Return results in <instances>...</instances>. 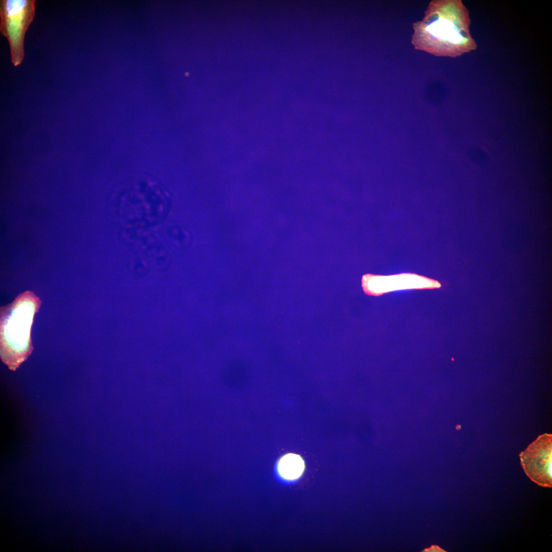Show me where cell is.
Masks as SVG:
<instances>
[{
  "mask_svg": "<svg viewBox=\"0 0 552 552\" xmlns=\"http://www.w3.org/2000/svg\"><path fill=\"white\" fill-rule=\"evenodd\" d=\"M361 285L366 294L374 296L399 290L436 289L442 287L441 283L436 280L411 273L389 275L367 273L362 276Z\"/></svg>",
  "mask_w": 552,
  "mask_h": 552,
  "instance_id": "cell-5",
  "label": "cell"
},
{
  "mask_svg": "<svg viewBox=\"0 0 552 552\" xmlns=\"http://www.w3.org/2000/svg\"><path fill=\"white\" fill-rule=\"evenodd\" d=\"M469 11L461 0L431 1L421 21L413 24L416 50L439 57H456L475 50Z\"/></svg>",
  "mask_w": 552,
  "mask_h": 552,
  "instance_id": "cell-1",
  "label": "cell"
},
{
  "mask_svg": "<svg viewBox=\"0 0 552 552\" xmlns=\"http://www.w3.org/2000/svg\"><path fill=\"white\" fill-rule=\"evenodd\" d=\"M304 466V462L300 455L288 453L281 458L278 468L280 475L283 478L294 480L302 475Z\"/></svg>",
  "mask_w": 552,
  "mask_h": 552,
  "instance_id": "cell-6",
  "label": "cell"
},
{
  "mask_svg": "<svg viewBox=\"0 0 552 552\" xmlns=\"http://www.w3.org/2000/svg\"><path fill=\"white\" fill-rule=\"evenodd\" d=\"M427 550H430L428 551H445L443 549L438 546H432L431 548H429Z\"/></svg>",
  "mask_w": 552,
  "mask_h": 552,
  "instance_id": "cell-7",
  "label": "cell"
},
{
  "mask_svg": "<svg viewBox=\"0 0 552 552\" xmlns=\"http://www.w3.org/2000/svg\"><path fill=\"white\" fill-rule=\"evenodd\" d=\"M41 304L35 294L27 290L1 307V358L11 371H15L33 351L31 327Z\"/></svg>",
  "mask_w": 552,
  "mask_h": 552,
  "instance_id": "cell-2",
  "label": "cell"
},
{
  "mask_svg": "<svg viewBox=\"0 0 552 552\" xmlns=\"http://www.w3.org/2000/svg\"><path fill=\"white\" fill-rule=\"evenodd\" d=\"M35 0L0 1V32L8 40L14 66L24 59L25 36L35 17Z\"/></svg>",
  "mask_w": 552,
  "mask_h": 552,
  "instance_id": "cell-3",
  "label": "cell"
},
{
  "mask_svg": "<svg viewBox=\"0 0 552 552\" xmlns=\"http://www.w3.org/2000/svg\"><path fill=\"white\" fill-rule=\"evenodd\" d=\"M521 465L531 480L544 488L552 487L551 439L543 435L520 454Z\"/></svg>",
  "mask_w": 552,
  "mask_h": 552,
  "instance_id": "cell-4",
  "label": "cell"
}]
</instances>
